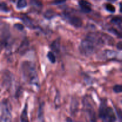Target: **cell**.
<instances>
[{
  "instance_id": "cell-1",
  "label": "cell",
  "mask_w": 122,
  "mask_h": 122,
  "mask_svg": "<svg viewBox=\"0 0 122 122\" xmlns=\"http://www.w3.org/2000/svg\"><path fill=\"white\" fill-rule=\"evenodd\" d=\"M104 44V41L102 37H99L95 34H89L81 42L80 52L85 56H90Z\"/></svg>"
},
{
  "instance_id": "cell-2",
  "label": "cell",
  "mask_w": 122,
  "mask_h": 122,
  "mask_svg": "<svg viewBox=\"0 0 122 122\" xmlns=\"http://www.w3.org/2000/svg\"><path fill=\"white\" fill-rule=\"evenodd\" d=\"M21 71L24 79L30 84L38 85V77L35 66L30 61H24L21 64Z\"/></svg>"
},
{
  "instance_id": "cell-3",
  "label": "cell",
  "mask_w": 122,
  "mask_h": 122,
  "mask_svg": "<svg viewBox=\"0 0 122 122\" xmlns=\"http://www.w3.org/2000/svg\"><path fill=\"white\" fill-rule=\"evenodd\" d=\"M1 108V122H11V107L7 100L2 101Z\"/></svg>"
},
{
  "instance_id": "cell-4",
  "label": "cell",
  "mask_w": 122,
  "mask_h": 122,
  "mask_svg": "<svg viewBox=\"0 0 122 122\" xmlns=\"http://www.w3.org/2000/svg\"><path fill=\"white\" fill-rule=\"evenodd\" d=\"M66 17L68 20L69 22L75 27L79 28L82 26V23H83L82 20L79 17L66 14Z\"/></svg>"
},
{
  "instance_id": "cell-5",
  "label": "cell",
  "mask_w": 122,
  "mask_h": 122,
  "mask_svg": "<svg viewBox=\"0 0 122 122\" xmlns=\"http://www.w3.org/2000/svg\"><path fill=\"white\" fill-rule=\"evenodd\" d=\"M102 119V122H115L116 116L112 108L108 107L107 112Z\"/></svg>"
},
{
  "instance_id": "cell-6",
  "label": "cell",
  "mask_w": 122,
  "mask_h": 122,
  "mask_svg": "<svg viewBox=\"0 0 122 122\" xmlns=\"http://www.w3.org/2000/svg\"><path fill=\"white\" fill-rule=\"evenodd\" d=\"M79 5L81 7V10L84 13H88L91 11V4L88 1L86 0H80L79 1Z\"/></svg>"
},
{
  "instance_id": "cell-7",
  "label": "cell",
  "mask_w": 122,
  "mask_h": 122,
  "mask_svg": "<svg viewBox=\"0 0 122 122\" xmlns=\"http://www.w3.org/2000/svg\"><path fill=\"white\" fill-rule=\"evenodd\" d=\"M107 104L106 100H102L101 102V104L100 106V109H99V116L101 119H102L104 115L107 112Z\"/></svg>"
},
{
  "instance_id": "cell-8",
  "label": "cell",
  "mask_w": 122,
  "mask_h": 122,
  "mask_svg": "<svg viewBox=\"0 0 122 122\" xmlns=\"http://www.w3.org/2000/svg\"><path fill=\"white\" fill-rule=\"evenodd\" d=\"M2 33H1V38H2V43L4 44V45H6L8 41V38L10 37L9 31L7 27H4L2 29V31H1Z\"/></svg>"
},
{
  "instance_id": "cell-9",
  "label": "cell",
  "mask_w": 122,
  "mask_h": 122,
  "mask_svg": "<svg viewBox=\"0 0 122 122\" xmlns=\"http://www.w3.org/2000/svg\"><path fill=\"white\" fill-rule=\"evenodd\" d=\"M29 46V42L27 39H25L23 41V42L21 43V45L19 47V51L20 53L21 54H23L26 52V50H27Z\"/></svg>"
},
{
  "instance_id": "cell-10",
  "label": "cell",
  "mask_w": 122,
  "mask_h": 122,
  "mask_svg": "<svg viewBox=\"0 0 122 122\" xmlns=\"http://www.w3.org/2000/svg\"><path fill=\"white\" fill-rule=\"evenodd\" d=\"M21 122H29L27 113V106H25L21 115Z\"/></svg>"
},
{
  "instance_id": "cell-11",
  "label": "cell",
  "mask_w": 122,
  "mask_h": 122,
  "mask_svg": "<svg viewBox=\"0 0 122 122\" xmlns=\"http://www.w3.org/2000/svg\"><path fill=\"white\" fill-rule=\"evenodd\" d=\"M10 73H8V74L5 73V74L4 75V83L5 85L8 87L10 86V85L11 82V76H10Z\"/></svg>"
},
{
  "instance_id": "cell-12",
  "label": "cell",
  "mask_w": 122,
  "mask_h": 122,
  "mask_svg": "<svg viewBox=\"0 0 122 122\" xmlns=\"http://www.w3.org/2000/svg\"><path fill=\"white\" fill-rule=\"evenodd\" d=\"M26 6H27V2L26 0H18L17 4V8L21 9V8H25Z\"/></svg>"
},
{
  "instance_id": "cell-13",
  "label": "cell",
  "mask_w": 122,
  "mask_h": 122,
  "mask_svg": "<svg viewBox=\"0 0 122 122\" xmlns=\"http://www.w3.org/2000/svg\"><path fill=\"white\" fill-rule=\"evenodd\" d=\"M23 22L25 23V24L27 26V27H34L33 23H32V21H31L30 20V19H29V18H27L26 16H24L23 17Z\"/></svg>"
},
{
  "instance_id": "cell-14",
  "label": "cell",
  "mask_w": 122,
  "mask_h": 122,
  "mask_svg": "<svg viewBox=\"0 0 122 122\" xmlns=\"http://www.w3.org/2000/svg\"><path fill=\"white\" fill-rule=\"evenodd\" d=\"M30 4L33 7H36L37 8H41L42 6L41 2H39L38 0H31Z\"/></svg>"
},
{
  "instance_id": "cell-15",
  "label": "cell",
  "mask_w": 122,
  "mask_h": 122,
  "mask_svg": "<svg viewBox=\"0 0 122 122\" xmlns=\"http://www.w3.org/2000/svg\"><path fill=\"white\" fill-rule=\"evenodd\" d=\"M47 57L49 59V60L52 63H54L56 62V57H55L54 54L52 52H49L47 54Z\"/></svg>"
},
{
  "instance_id": "cell-16",
  "label": "cell",
  "mask_w": 122,
  "mask_h": 122,
  "mask_svg": "<svg viewBox=\"0 0 122 122\" xmlns=\"http://www.w3.org/2000/svg\"><path fill=\"white\" fill-rule=\"evenodd\" d=\"M111 21L116 25H120L122 23V19L120 17H114L112 19Z\"/></svg>"
},
{
  "instance_id": "cell-17",
  "label": "cell",
  "mask_w": 122,
  "mask_h": 122,
  "mask_svg": "<svg viewBox=\"0 0 122 122\" xmlns=\"http://www.w3.org/2000/svg\"><path fill=\"white\" fill-rule=\"evenodd\" d=\"M106 8L107 11L111 12V13H114L116 11L115 7L111 4H107L106 5Z\"/></svg>"
},
{
  "instance_id": "cell-18",
  "label": "cell",
  "mask_w": 122,
  "mask_h": 122,
  "mask_svg": "<svg viewBox=\"0 0 122 122\" xmlns=\"http://www.w3.org/2000/svg\"><path fill=\"white\" fill-rule=\"evenodd\" d=\"M113 91L116 93L122 92V85H116L113 88Z\"/></svg>"
},
{
  "instance_id": "cell-19",
  "label": "cell",
  "mask_w": 122,
  "mask_h": 122,
  "mask_svg": "<svg viewBox=\"0 0 122 122\" xmlns=\"http://www.w3.org/2000/svg\"><path fill=\"white\" fill-rule=\"evenodd\" d=\"M54 16V13L52 10H48L45 12V17L47 19H50Z\"/></svg>"
},
{
  "instance_id": "cell-20",
  "label": "cell",
  "mask_w": 122,
  "mask_h": 122,
  "mask_svg": "<svg viewBox=\"0 0 122 122\" xmlns=\"http://www.w3.org/2000/svg\"><path fill=\"white\" fill-rule=\"evenodd\" d=\"M44 104H42L39 106V111H38V117L40 119H42L43 117V111H44Z\"/></svg>"
},
{
  "instance_id": "cell-21",
  "label": "cell",
  "mask_w": 122,
  "mask_h": 122,
  "mask_svg": "<svg viewBox=\"0 0 122 122\" xmlns=\"http://www.w3.org/2000/svg\"><path fill=\"white\" fill-rule=\"evenodd\" d=\"M59 43L58 42H54L53 44H52V49H53L56 52L59 51Z\"/></svg>"
},
{
  "instance_id": "cell-22",
  "label": "cell",
  "mask_w": 122,
  "mask_h": 122,
  "mask_svg": "<svg viewBox=\"0 0 122 122\" xmlns=\"http://www.w3.org/2000/svg\"><path fill=\"white\" fill-rule=\"evenodd\" d=\"M1 10L2 11H4V12H7L8 11V8L7 7V4L4 2H1Z\"/></svg>"
},
{
  "instance_id": "cell-23",
  "label": "cell",
  "mask_w": 122,
  "mask_h": 122,
  "mask_svg": "<svg viewBox=\"0 0 122 122\" xmlns=\"http://www.w3.org/2000/svg\"><path fill=\"white\" fill-rule=\"evenodd\" d=\"M14 28H15L16 29L19 30H23V29H24L23 25H21V24H19V23L15 24V25H14Z\"/></svg>"
},
{
  "instance_id": "cell-24",
  "label": "cell",
  "mask_w": 122,
  "mask_h": 122,
  "mask_svg": "<svg viewBox=\"0 0 122 122\" xmlns=\"http://www.w3.org/2000/svg\"><path fill=\"white\" fill-rule=\"evenodd\" d=\"M117 114L119 119H120V122H122V112L120 109L117 110Z\"/></svg>"
},
{
  "instance_id": "cell-25",
  "label": "cell",
  "mask_w": 122,
  "mask_h": 122,
  "mask_svg": "<svg viewBox=\"0 0 122 122\" xmlns=\"http://www.w3.org/2000/svg\"><path fill=\"white\" fill-rule=\"evenodd\" d=\"M110 31H111L112 32H113V33H115L116 35H118V36H120V33H119V32H117V31L116 30L114 29H112V30H110Z\"/></svg>"
},
{
  "instance_id": "cell-26",
  "label": "cell",
  "mask_w": 122,
  "mask_h": 122,
  "mask_svg": "<svg viewBox=\"0 0 122 122\" xmlns=\"http://www.w3.org/2000/svg\"><path fill=\"white\" fill-rule=\"evenodd\" d=\"M117 48L119 50H122V42H120L117 45Z\"/></svg>"
},
{
  "instance_id": "cell-27",
  "label": "cell",
  "mask_w": 122,
  "mask_h": 122,
  "mask_svg": "<svg viewBox=\"0 0 122 122\" xmlns=\"http://www.w3.org/2000/svg\"><path fill=\"white\" fill-rule=\"evenodd\" d=\"M120 11L122 13V4H120Z\"/></svg>"
},
{
  "instance_id": "cell-28",
  "label": "cell",
  "mask_w": 122,
  "mask_h": 122,
  "mask_svg": "<svg viewBox=\"0 0 122 122\" xmlns=\"http://www.w3.org/2000/svg\"><path fill=\"white\" fill-rule=\"evenodd\" d=\"M10 1H13V2H15V1H16V0H10Z\"/></svg>"
}]
</instances>
